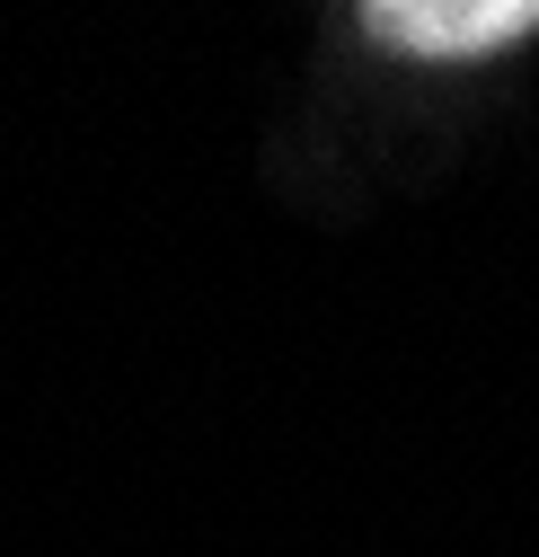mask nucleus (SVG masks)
<instances>
[{"label": "nucleus", "mask_w": 539, "mask_h": 557, "mask_svg": "<svg viewBox=\"0 0 539 557\" xmlns=\"http://www.w3.org/2000/svg\"><path fill=\"white\" fill-rule=\"evenodd\" d=\"M363 27L398 53H434V62H460V53H496V45H522L539 27V0H372Z\"/></svg>", "instance_id": "f257e3e1"}]
</instances>
